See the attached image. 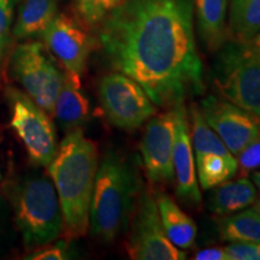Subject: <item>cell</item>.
Here are the masks:
<instances>
[{
	"instance_id": "6da1fadb",
	"label": "cell",
	"mask_w": 260,
	"mask_h": 260,
	"mask_svg": "<svg viewBox=\"0 0 260 260\" xmlns=\"http://www.w3.org/2000/svg\"><path fill=\"white\" fill-rule=\"evenodd\" d=\"M99 25L112 69L136 81L157 107L204 93L194 0H123Z\"/></svg>"
},
{
	"instance_id": "7a4b0ae2",
	"label": "cell",
	"mask_w": 260,
	"mask_h": 260,
	"mask_svg": "<svg viewBox=\"0 0 260 260\" xmlns=\"http://www.w3.org/2000/svg\"><path fill=\"white\" fill-rule=\"evenodd\" d=\"M99 167L96 144L81 128L69 130L48 164V174L63 213V235L68 241L87 235L89 209Z\"/></svg>"
},
{
	"instance_id": "3957f363",
	"label": "cell",
	"mask_w": 260,
	"mask_h": 260,
	"mask_svg": "<svg viewBox=\"0 0 260 260\" xmlns=\"http://www.w3.org/2000/svg\"><path fill=\"white\" fill-rule=\"evenodd\" d=\"M142 190L139 161L134 155L110 149L95 175L89 209L90 235L110 243L128 229Z\"/></svg>"
},
{
	"instance_id": "277c9868",
	"label": "cell",
	"mask_w": 260,
	"mask_h": 260,
	"mask_svg": "<svg viewBox=\"0 0 260 260\" xmlns=\"http://www.w3.org/2000/svg\"><path fill=\"white\" fill-rule=\"evenodd\" d=\"M11 199L25 247H44L63 234V213L51 177L45 174L22 177L12 189Z\"/></svg>"
},
{
	"instance_id": "5b68a950",
	"label": "cell",
	"mask_w": 260,
	"mask_h": 260,
	"mask_svg": "<svg viewBox=\"0 0 260 260\" xmlns=\"http://www.w3.org/2000/svg\"><path fill=\"white\" fill-rule=\"evenodd\" d=\"M217 52L211 76L218 95L260 118V57L232 40Z\"/></svg>"
},
{
	"instance_id": "8992f818",
	"label": "cell",
	"mask_w": 260,
	"mask_h": 260,
	"mask_svg": "<svg viewBox=\"0 0 260 260\" xmlns=\"http://www.w3.org/2000/svg\"><path fill=\"white\" fill-rule=\"evenodd\" d=\"M10 67L12 76L24 92L53 117L54 104L65 73L59 69L45 45L38 41L18 45L11 54Z\"/></svg>"
},
{
	"instance_id": "52a82bcc",
	"label": "cell",
	"mask_w": 260,
	"mask_h": 260,
	"mask_svg": "<svg viewBox=\"0 0 260 260\" xmlns=\"http://www.w3.org/2000/svg\"><path fill=\"white\" fill-rule=\"evenodd\" d=\"M125 249L134 260H183L187 253L172 243L159 216L157 193L142 188L129 223Z\"/></svg>"
},
{
	"instance_id": "ba28073f",
	"label": "cell",
	"mask_w": 260,
	"mask_h": 260,
	"mask_svg": "<svg viewBox=\"0 0 260 260\" xmlns=\"http://www.w3.org/2000/svg\"><path fill=\"white\" fill-rule=\"evenodd\" d=\"M6 94L11 107L10 125L23 142L32 164L47 168L58 148L51 116L22 90L8 88Z\"/></svg>"
},
{
	"instance_id": "9c48e42d",
	"label": "cell",
	"mask_w": 260,
	"mask_h": 260,
	"mask_svg": "<svg viewBox=\"0 0 260 260\" xmlns=\"http://www.w3.org/2000/svg\"><path fill=\"white\" fill-rule=\"evenodd\" d=\"M98 94L109 122L125 132L139 129L157 113V106L144 88L121 73L104 76Z\"/></svg>"
},
{
	"instance_id": "30bf717a",
	"label": "cell",
	"mask_w": 260,
	"mask_h": 260,
	"mask_svg": "<svg viewBox=\"0 0 260 260\" xmlns=\"http://www.w3.org/2000/svg\"><path fill=\"white\" fill-rule=\"evenodd\" d=\"M189 130L201 189L210 190L236 176L239 171L237 158L210 128L200 109L195 105L190 106Z\"/></svg>"
},
{
	"instance_id": "8fae6325",
	"label": "cell",
	"mask_w": 260,
	"mask_h": 260,
	"mask_svg": "<svg viewBox=\"0 0 260 260\" xmlns=\"http://www.w3.org/2000/svg\"><path fill=\"white\" fill-rule=\"evenodd\" d=\"M176 106L155 113L146 123L140 152L146 178L152 186H165L174 182V146L176 138Z\"/></svg>"
},
{
	"instance_id": "7c38bea8",
	"label": "cell",
	"mask_w": 260,
	"mask_h": 260,
	"mask_svg": "<svg viewBox=\"0 0 260 260\" xmlns=\"http://www.w3.org/2000/svg\"><path fill=\"white\" fill-rule=\"evenodd\" d=\"M201 115L211 129L237 157L260 136V118L218 95H207L200 102Z\"/></svg>"
},
{
	"instance_id": "4fadbf2b",
	"label": "cell",
	"mask_w": 260,
	"mask_h": 260,
	"mask_svg": "<svg viewBox=\"0 0 260 260\" xmlns=\"http://www.w3.org/2000/svg\"><path fill=\"white\" fill-rule=\"evenodd\" d=\"M41 35L45 47L65 73L81 81L93 44L83 25L73 16L57 14Z\"/></svg>"
},
{
	"instance_id": "5bb4252c",
	"label": "cell",
	"mask_w": 260,
	"mask_h": 260,
	"mask_svg": "<svg viewBox=\"0 0 260 260\" xmlns=\"http://www.w3.org/2000/svg\"><path fill=\"white\" fill-rule=\"evenodd\" d=\"M176 110L177 126L172 158L176 197L184 204L199 205L201 203V191L195 165L194 149L190 140L189 119L183 104L177 105Z\"/></svg>"
},
{
	"instance_id": "9a60e30c",
	"label": "cell",
	"mask_w": 260,
	"mask_h": 260,
	"mask_svg": "<svg viewBox=\"0 0 260 260\" xmlns=\"http://www.w3.org/2000/svg\"><path fill=\"white\" fill-rule=\"evenodd\" d=\"M258 190L248 177L240 176L237 180H228L211 188L207 198V207L216 216L223 217L254 205Z\"/></svg>"
},
{
	"instance_id": "2e32d148",
	"label": "cell",
	"mask_w": 260,
	"mask_h": 260,
	"mask_svg": "<svg viewBox=\"0 0 260 260\" xmlns=\"http://www.w3.org/2000/svg\"><path fill=\"white\" fill-rule=\"evenodd\" d=\"M194 9L204 46L217 52L228 40V0H194Z\"/></svg>"
},
{
	"instance_id": "e0dca14e",
	"label": "cell",
	"mask_w": 260,
	"mask_h": 260,
	"mask_svg": "<svg viewBox=\"0 0 260 260\" xmlns=\"http://www.w3.org/2000/svg\"><path fill=\"white\" fill-rule=\"evenodd\" d=\"M90 115L89 100L81 90V81L65 73L61 88L54 104L53 117L67 132L80 128L88 121Z\"/></svg>"
},
{
	"instance_id": "ac0fdd59",
	"label": "cell",
	"mask_w": 260,
	"mask_h": 260,
	"mask_svg": "<svg viewBox=\"0 0 260 260\" xmlns=\"http://www.w3.org/2000/svg\"><path fill=\"white\" fill-rule=\"evenodd\" d=\"M161 225L169 240L181 249H189L197 239V224L181 209L170 195L157 193Z\"/></svg>"
},
{
	"instance_id": "d6986e66",
	"label": "cell",
	"mask_w": 260,
	"mask_h": 260,
	"mask_svg": "<svg viewBox=\"0 0 260 260\" xmlns=\"http://www.w3.org/2000/svg\"><path fill=\"white\" fill-rule=\"evenodd\" d=\"M59 0H23L14 27L15 38L28 39L41 35L58 11Z\"/></svg>"
},
{
	"instance_id": "ffe728a7",
	"label": "cell",
	"mask_w": 260,
	"mask_h": 260,
	"mask_svg": "<svg viewBox=\"0 0 260 260\" xmlns=\"http://www.w3.org/2000/svg\"><path fill=\"white\" fill-rule=\"evenodd\" d=\"M260 30V0H230L228 38L248 44Z\"/></svg>"
},
{
	"instance_id": "44dd1931",
	"label": "cell",
	"mask_w": 260,
	"mask_h": 260,
	"mask_svg": "<svg viewBox=\"0 0 260 260\" xmlns=\"http://www.w3.org/2000/svg\"><path fill=\"white\" fill-rule=\"evenodd\" d=\"M218 232L226 242H260V213L245 209L220 217Z\"/></svg>"
},
{
	"instance_id": "7402d4cb",
	"label": "cell",
	"mask_w": 260,
	"mask_h": 260,
	"mask_svg": "<svg viewBox=\"0 0 260 260\" xmlns=\"http://www.w3.org/2000/svg\"><path fill=\"white\" fill-rule=\"evenodd\" d=\"M123 0H74V8L84 25H99Z\"/></svg>"
},
{
	"instance_id": "603a6c76",
	"label": "cell",
	"mask_w": 260,
	"mask_h": 260,
	"mask_svg": "<svg viewBox=\"0 0 260 260\" xmlns=\"http://www.w3.org/2000/svg\"><path fill=\"white\" fill-rule=\"evenodd\" d=\"M236 158L239 162L237 174H240V176L247 177L253 171L258 170L260 168V136L247 146Z\"/></svg>"
},
{
	"instance_id": "cb8c5ba5",
	"label": "cell",
	"mask_w": 260,
	"mask_h": 260,
	"mask_svg": "<svg viewBox=\"0 0 260 260\" xmlns=\"http://www.w3.org/2000/svg\"><path fill=\"white\" fill-rule=\"evenodd\" d=\"M228 260H260V242H229Z\"/></svg>"
},
{
	"instance_id": "d4e9b609",
	"label": "cell",
	"mask_w": 260,
	"mask_h": 260,
	"mask_svg": "<svg viewBox=\"0 0 260 260\" xmlns=\"http://www.w3.org/2000/svg\"><path fill=\"white\" fill-rule=\"evenodd\" d=\"M69 258L68 242H58L57 245L45 247L25 256L29 260H64Z\"/></svg>"
},
{
	"instance_id": "484cf974",
	"label": "cell",
	"mask_w": 260,
	"mask_h": 260,
	"mask_svg": "<svg viewBox=\"0 0 260 260\" xmlns=\"http://www.w3.org/2000/svg\"><path fill=\"white\" fill-rule=\"evenodd\" d=\"M194 259L197 260H228L226 252L224 248H206L195 253Z\"/></svg>"
},
{
	"instance_id": "4316f807",
	"label": "cell",
	"mask_w": 260,
	"mask_h": 260,
	"mask_svg": "<svg viewBox=\"0 0 260 260\" xmlns=\"http://www.w3.org/2000/svg\"><path fill=\"white\" fill-rule=\"evenodd\" d=\"M248 45L249 47L252 48V51L260 57V30L258 31V34H256L255 37L248 42Z\"/></svg>"
},
{
	"instance_id": "83f0119b",
	"label": "cell",
	"mask_w": 260,
	"mask_h": 260,
	"mask_svg": "<svg viewBox=\"0 0 260 260\" xmlns=\"http://www.w3.org/2000/svg\"><path fill=\"white\" fill-rule=\"evenodd\" d=\"M251 177H252V182L254 183V186L256 188V190H258L260 194V168L258 169V170L252 172Z\"/></svg>"
},
{
	"instance_id": "f1b7e54d",
	"label": "cell",
	"mask_w": 260,
	"mask_h": 260,
	"mask_svg": "<svg viewBox=\"0 0 260 260\" xmlns=\"http://www.w3.org/2000/svg\"><path fill=\"white\" fill-rule=\"evenodd\" d=\"M254 210H256L260 213V200L258 199H256V201L254 203Z\"/></svg>"
},
{
	"instance_id": "f546056e",
	"label": "cell",
	"mask_w": 260,
	"mask_h": 260,
	"mask_svg": "<svg viewBox=\"0 0 260 260\" xmlns=\"http://www.w3.org/2000/svg\"><path fill=\"white\" fill-rule=\"evenodd\" d=\"M0 180H2V172H0Z\"/></svg>"
},
{
	"instance_id": "4dcf8cb0",
	"label": "cell",
	"mask_w": 260,
	"mask_h": 260,
	"mask_svg": "<svg viewBox=\"0 0 260 260\" xmlns=\"http://www.w3.org/2000/svg\"><path fill=\"white\" fill-rule=\"evenodd\" d=\"M259 200H260V199H259Z\"/></svg>"
}]
</instances>
